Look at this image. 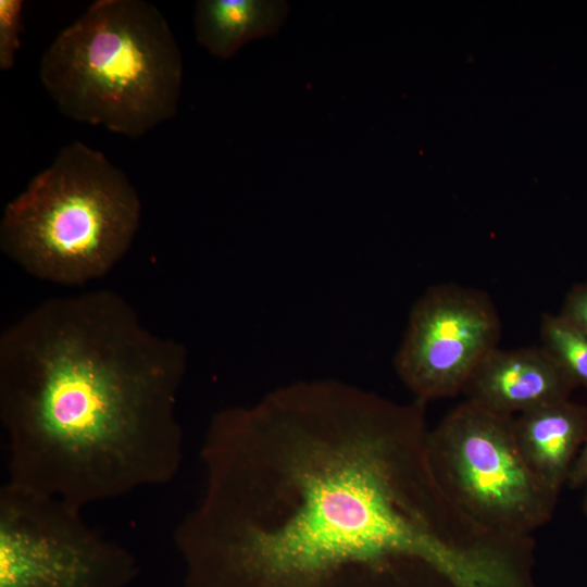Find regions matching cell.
I'll list each match as a JSON object with an SVG mask.
<instances>
[{"instance_id":"cell-1","label":"cell","mask_w":587,"mask_h":587,"mask_svg":"<svg viewBox=\"0 0 587 587\" xmlns=\"http://www.w3.org/2000/svg\"><path fill=\"white\" fill-rule=\"evenodd\" d=\"M425 410L313 379L214 414L183 587H503L523 540L449 497Z\"/></svg>"},{"instance_id":"cell-2","label":"cell","mask_w":587,"mask_h":587,"mask_svg":"<svg viewBox=\"0 0 587 587\" xmlns=\"http://www.w3.org/2000/svg\"><path fill=\"white\" fill-rule=\"evenodd\" d=\"M186 370V348L115 292L40 303L0 337L7 482L80 509L172 482Z\"/></svg>"},{"instance_id":"cell-3","label":"cell","mask_w":587,"mask_h":587,"mask_svg":"<svg viewBox=\"0 0 587 587\" xmlns=\"http://www.w3.org/2000/svg\"><path fill=\"white\" fill-rule=\"evenodd\" d=\"M39 77L63 115L136 138L175 115L183 60L153 4L97 0L48 47Z\"/></svg>"},{"instance_id":"cell-4","label":"cell","mask_w":587,"mask_h":587,"mask_svg":"<svg viewBox=\"0 0 587 587\" xmlns=\"http://www.w3.org/2000/svg\"><path fill=\"white\" fill-rule=\"evenodd\" d=\"M140 216L127 176L102 152L73 141L7 204L0 247L30 275L84 284L107 274L127 252Z\"/></svg>"},{"instance_id":"cell-5","label":"cell","mask_w":587,"mask_h":587,"mask_svg":"<svg viewBox=\"0 0 587 587\" xmlns=\"http://www.w3.org/2000/svg\"><path fill=\"white\" fill-rule=\"evenodd\" d=\"M514 417L464 400L428 432L429 459L449 497L492 530L532 536L552 517L559 492L529 467Z\"/></svg>"},{"instance_id":"cell-6","label":"cell","mask_w":587,"mask_h":587,"mask_svg":"<svg viewBox=\"0 0 587 587\" xmlns=\"http://www.w3.org/2000/svg\"><path fill=\"white\" fill-rule=\"evenodd\" d=\"M135 554L95 529L83 509L5 482L0 489V587H128Z\"/></svg>"},{"instance_id":"cell-7","label":"cell","mask_w":587,"mask_h":587,"mask_svg":"<svg viewBox=\"0 0 587 587\" xmlns=\"http://www.w3.org/2000/svg\"><path fill=\"white\" fill-rule=\"evenodd\" d=\"M501 328L487 292L455 283L433 285L410 310L394 359L396 373L415 400L452 398L498 347Z\"/></svg>"},{"instance_id":"cell-8","label":"cell","mask_w":587,"mask_h":587,"mask_svg":"<svg viewBox=\"0 0 587 587\" xmlns=\"http://www.w3.org/2000/svg\"><path fill=\"white\" fill-rule=\"evenodd\" d=\"M576 386L541 347L491 350L474 369L462 394L491 412L515 416L570 399Z\"/></svg>"},{"instance_id":"cell-9","label":"cell","mask_w":587,"mask_h":587,"mask_svg":"<svg viewBox=\"0 0 587 587\" xmlns=\"http://www.w3.org/2000/svg\"><path fill=\"white\" fill-rule=\"evenodd\" d=\"M514 427L529 467L560 494L587 437V408L567 399L516 415Z\"/></svg>"},{"instance_id":"cell-10","label":"cell","mask_w":587,"mask_h":587,"mask_svg":"<svg viewBox=\"0 0 587 587\" xmlns=\"http://www.w3.org/2000/svg\"><path fill=\"white\" fill-rule=\"evenodd\" d=\"M288 12L283 0H199L196 39L212 55L229 59L251 40L276 34Z\"/></svg>"},{"instance_id":"cell-11","label":"cell","mask_w":587,"mask_h":587,"mask_svg":"<svg viewBox=\"0 0 587 587\" xmlns=\"http://www.w3.org/2000/svg\"><path fill=\"white\" fill-rule=\"evenodd\" d=\"M541 347L569 375L576 388L587 389V334L559 313L546 312L539 324Z\"/></svg>"},{"instance_id":"cell-12","label":"cell","mask_w":587,"mask_h":587,"mask_svg":"<svg viewBox=\"0 0 587 587\" xmlns=\"http://www.w3.org/2000/svg\"><path fill=\"white\" fill-rule=\"evenodd\" d=\"M23 7L22 0L0 1V68L3 71L14 66L20 49Z\"/></svg>"},{"instance_id":"cell-13","label":"cell","mask_w":587,"mask_h":587,"mask_svg":"<svg viewBox=\"0 0 587 587\" xmlns=\"http://www.w3.org/2000/svg\"><path fill=\"white\" fill-rule=\"evenodd\" d=\"M559 314L587 334V283L571 287L565 294Z\"/></svg>"},{"instance_id":"cell-14","label":"cell","mask_w":587,"mask_h":587,"mask_svg":"<svg viewBox=\"0 0 587 587\" xmlns=\"http://www.w3.org/2000/svg\"><path fill=\"white\" fill-rule=\"evenodd\" d=\"M587 484V437L572 465L566 486L571 489L585 487Z\"/></svg>"},{"instance_id":"cell-15","label":"cell","mask_w":587,"mask_h":587,"mask_svg":"<svg viewBox=\"0 0 587 587\" xmlns=\"http://www.w3.org/2000/svg\"><path fill=\"white\" fill-rule=\"evenodd\" d=\"M585 494H584V498H583V511H584V514L587 516V484L585 485Z\"/></svg>"}]
</instances>
